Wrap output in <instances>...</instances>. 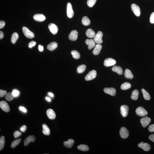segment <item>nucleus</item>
Returning <instances> with one entry per match:
<instances>
[{
    "mask_svg": "<svg viewBox=\"0 0 154 154\" xmlns=\"http://www.w3.org/2000/svg\"><path fill=\"white\" fill-rule=\"evenodd\" d=\"M77 148L78 150L84 152L88 151L89 149V147L88 146L84 144H81L78 146Z\"/></svg>",
    "mask_w": 154,
    "mask_h": 154,
    "instance_id": "obj_29",
    "label": "nucleus"
},
{
    "mask_svg": "<svg viewBox=\"0 0 154 154\" xmlns=\"http://www.w3.org/2000/svg\"><path fill=\"white\" fill-rule=\"evenodd\" d=\"M58 46V44L55 42H53L49 44L48 45L47 48L48 50L53 51L55 50Z\"/></svg>",
    "mask_w": 154,
    "mask_h": 154,
    "instance_id": "obj_22",
    "label": "nucleus"
},
{
    "mask_svg": "<svg viewBox=\"0 0 154 154\" xmlns=\"http://www.w3.org/2000/svg\"><path fill=\"white\" fill-rule=\"evenodd\" d=\"M86 33V36L89 38H93L95 35V32L93 30L90 28L87 30Z\"/></svg>",
    "mask_w": 154,
    "mask_h": 154,
    "instance_id": "obj_25",
    "label": "nucleus"
},
{
    "mask_svg": "<svg viewBox=\"0 0 154 154\" xmlns=\"http://www.w3.org/2000/svg\"><path fill=\"white\" fill-rule=\"evenodd\" d=\"M96 72L95 70H91L85 77V79L86 81L92 80L96 78Z\"/></svg>",
    "mask_w": 154,
    "mask_h": 154,
    "instance_id": "obj_4",
    "label": "nucleus"
},
{
    "mask_svg": "<svg viewBox=\"0 0 154 154\" xmlns=\"http://www.w3.org/2000/svg\"><path fill=\"white\" fill-rule=\"evenodd\" d=\"M12 93L14 97H16L19 95V92L17 90H14L13 91Z\"/></svg>",
    "mask_w": 154,
    "mask_h": 154,
    "instance_id": "obj_42",
    "label": "nucleus"
},
{
    "mask_svg": "<svg viewBox=\"0 0 154 154\" xmlns=\"http://www.w3.org/2000/svg\"><path fill=\"white\" fill-rule=\"evenodd\" d=\"M19 109L20 110H21L24 113H26L27 111L26 109L24 107L22 106H20L19 108Z\"/></svg>",
    "mask_w": 154,
    "mask_h": 154,
    "instance_id": "obj_48",
    "label": "nucleus"
},
{
    "mask_svg": "<svg viewBox=\"0 0 154 154\" xmlns=\"http://www.w3.org/2000/svg\"><path fill=\"white\" fill-rule=\"evenodd\" d=\"M48 28L51 32L54 35L56 34L58 31V28L55 24L51 23L48 25Z\"/></svg>",
    "mask_w": 154,
    "mask_h": 154,
    "instance_id": "obj_15",
    "label": "nucleus"
},
{
    "mask_svg": "<svg viewBox=\"0 0 154 154\" xmlns=\"http://www.w3.org/2000/svg\"><path fill=\"white\" fill-rule=\"evenodd\" d=\"M150 22L151 23H154V12L151 14L150 18Z\"/></svg>",
    "mask_w": 154,
    "mask_h": 154,
    "instance_id": "obj_43",
    "label": "nucleus"
},
{
    "mask_svg": "<svg viewBox=\"0 0 154 154\" xmlns=\"http://www.w3.org/2000/svg\"><path fill=\"white\" fill-rule=\"evenodd\" d=\"M49 95L51 97H53V96H54V95H53V94L52 93H51V92H49Z\"/></svg>",
    "mask_w": 154,
    "mask_h": 154,
    "instance_id": "obj_51",
    "label": "nucleus"
},
{
    "mask_svg": "<svg viewBox=\"0 0 154 154\" xmlns=\"http://www.w3.org/2000/svg\"><path fill=\"white\" fill-rule=\"evenodd\" d=\"M86 68V66L85 65H80L77 69V72L78 73H81L85 71Z\"/></svg>",
    "mask_w": 154,
    "mask_h": 154,
    "instance_id": "obj_30",
    "label": "nucleus"
},
{
    "mask_svg": "<svg viewBox=\"0 0 154 154\" xmlns=\"http://www.w3.org/2000/svg\"><path fill=\"white\" fill-rule=\"evenodd\" d=\"M103 33L101 31H99L94 37V40L95 42L97 44H101L103 43L102 37Z\"/></svg>",
    "mask_w": 154,
    "mask_h": 154,
    "instance_id": "obj_2",
    "label": "nucleus"
},
{
    "mask_svg": "<svg viewBox=\"0 0 154 154\" xmlns=\"http://www.w3.org/2000/svg\"><path fill=\"white\" fill-rule=\"evenodd\" d=\"M14 97L12 92H9L7 93L5 97L6 99L8 101H11L13 99Z\"/></svg>",
    "mask_w": 154,
    "mask_h": 154,
    "instance_id": "obj_35",
    "label": "nucleus"
},
{
    "mask_svg": "<svg viewBox=\"0 0 154 154\" xmlns=\"http://www.w3.org/2000/svg\"><path fill=\"white\" fill-rule=\"evenodd\" d=\"M22 31L25 36L28 38H32L34 37V34L33 33L29 30L27 27H23Z\"/></svg>",
    "mask_w": 154,
    "mask_h": 154,
    "instance_id": "obj_3",
    "label": "nucleus"
},
{
    "mask_svg": "<svg viewBox=\"0 0 154 154\" xmlns=\"http://www.w3.org/2000/svg\"><path fill=\"white\" fill-rule=\"evenodd\" d=\"M150 118L148 117H146L141 118L140 122L143 127L145 128L147 127L150 122Z\"/></svg>",
    "mask_w": 154,
    "mask_h": 154,
    "instance_id": "obj_10",
    "label": "nucleus"
},
{
    "mask_svg": "<svg viewBox=\"0 0 154 154\" xmlns=\"http://www.w3.org/2000/svg\"><path fill=\"white\" fill-rule=\"evenodd\" d=\"M95 49L92 51L93 54L95 55H97L100 53L102 49V46L100 44H97L95 45Z\"/></svg>",
    "mask_w": 154,
    "mask_h": 154,
    "instance_id": "obj_20",
    "label": "nucleus"
},
{
    "mask_svg": "<svg viewBox=\"0 0 154 154\" xmlns=\"http://www.w3.org/2000/svg\"><path fill=\"white\" fill-rule=\"evenodd\" d=\"M124 75L125 78L128 79H132L134 77L131 70L128 69L125 70Z\"/></svg>",
    "mask_w": 154,
    "mask_h": 154,
    "instance_id": "obj_23",
    "label": "nucleus"
},
{
    "mask_svg": "<svg viewBox=\"0 0 154 154\" xmlns=\"http://www.w3.org/2000/svg\"><path fill=\"white\" fill-rule=\"evenodd\" d=\"M139 92L138 90L135 89L132 91V93L131 98L134 100H136L138 99Z\"/></svg>",
    "mask_w": 154,
    "mask_h": 154,
    "instance_id": "obj_27",
    "label": "nucleus"
},
{
    "mask_svg": "<svg viewBox=\"0 0 154 154\" xmlns=\"http://www.w3.org/2000/svg\"><path fill=\"white\" fill-rule=\"evenodd\" d=\"M5 24V23L4 21H0V29L3 28Z\"/></svg>",
    "mask_w": 154,
    "mask_h": 154,
    "instance_id": "obj_46",
    "label": "nucleus"
},
{
    "mask_svg": "<svg viewBox=\"0 0 154 154\" xmlns=\"http://www.w3.org/2000/svg\"><path fill=\"white\" fill-rule=\"evenodd\" d=\"M78 34L77 31L76 30L71 31L69 35V39L71 41H75L77 39Z\"/></svg>",
    "mask_w": 154,
    "mask_h": 154,
    "instance_id": "obj_14",
    "label": "nucleus"
},
{
    "mask_svg": "<svg viewBox=\"0 0 154 154\" xmlns=\"http://www.w3.org/2000/svg\"><path fill=\"white\" fill-rule=\"evenodd\" d=\"M46 113L48 118L49 119L53 120L56 118V114L54 111L53 109H49L47 111Z\"/></svg>",
    "mask_w": 154,
    "mask_h": 154,
    "instance_id": "obj_17",
    "label": "nucleus"
},
{
    "mask_svg": "<svg viewBox=\"0 0 154 154\" xmlns=\"http://www.w3.org/2000/svg\"><path fill=\"white\" fill-rule=\"evenodd\" d=\"M116 63L115 60L112 58H108L104 60V64L106 67L114 66Z\"/></svg>",
    "mask_w": 154,
    "mask_h": 154,
    "instance_id": "obj_6",
    "label": "nucleus"
},
{
    "mask_svg": "<svg viewBox=\"0 0 154 154\" xmlns=\"http://www.w3.org/2000/svg\"><path fill=\"white\" fill-rule=\"evenodd\" d=\"M26 129L27 126L25 125H23L20 128V131L22 132H24L25 131Z\"/></svg>",
    "mask_w": 154,
    "mask_h": 154,
    "instance_id": "obj_45",
    "label": "nucleus"
},
{
    "mask_svg": "<svg viewBox=\"0 0 154 154\" xmlns=\"http://www.w3.org/2000/svg\"><path fill=\"white\" fill-rule=\"evenodd\" d=\"M73 58L75 59H79L80 57V53L77 51L73 50L71 52Z\"/></svg>",
    "mask_w": 154,
    "mask_h": 154,
    "instance_id": "obj_34",
    "label": "nucleus"
},
{
    "mask_svg": "<svg viewBox=\"0 0 154 154\" xmlns=\"http://www.w3.org/2000/svg\"><path fill=\"white\" fill-rule=\"evenodd\" d=\"M38 49L39 51L40 52H42L44 50V47L42 45H40L38 46Z\"/></svg>",
    "mask_w": 154,
    "mask_h": 154,
    "instance_id": "obj_49",
    "label": "nucleus"
},
{
    "mask_svg": "<svg viewBox=\"0 0 154 154\" xmlns=\"http://www.w3.org/2000/svg\"><path fill=\"white\" fill-rule=\"evenodd\" d=\"M7 94V91L5 90L0 89V97H3L6 95Z\"/></svg>",
    "mask_w": 154,
    "mask_h": 154,
    "instance_id": "obj_39",
    "label": "nucleus"
},
{
    "mask_svg": "<svg viewBox=\"0 0 154 154\" xmlns=\"http://www.w3.org/2000/svg\"><path fill=\"white\" fill-rule=\"evenodd\" d=\"M4 37L3 33L2 31H0V39H2Z\"/></svg>",
    "mask_w": 154,
    "mask_h": 154,
    "instance_id": "obj_50",
    "label": "nucleus"
},
{
    "mask_svg": "<svg viewBox=\"0 0 154 154\" xmlns=\"http://www.w3.org/2000/svg\"><path fill=\"white\" fill-rule=\"evenodd\" d=\"M34 20L38 22H42L45 20V17L42 14H35L33 17Z\"/></svg>",
    "mask_w": 154,
    "mask_h": 154,
    "instance_id": "obj_19",
    "label": "nucleus"
},
{
    "mask_svg": "<svg viewBox=\"0 0 154 154\" xmlns=\"http://www.w3.org/2000/svg\"><path fill=\"white\" fill-rule=\"evenodd\" d=\"M22 135V133L18 131H16L14 132V138H17L20 136Z\"/></svg>",
    "mask_w": 154,
    "mask_h": 154,
    "instance_id": "obj_40",
    "label": "nucleus"
},
{
    "mask_svg": "<svg viewBox=\"0 0 154 154\" xmlns=\"http://www.w3.org/2000/svg\"><path fill=\"white\" fill-rule=\"evenodd\" d=\"M5 138L4 136H2L0 138V150H1L4 147Z\"/></svg>",
    "mask_w": 154,
    "mask_h": 154,
    "instance_id": "obj_37",
    "label": "nucleus"
},
{
    "mask_svg": "<svg viewBox=\"0 0 154 154\" xmlns=\"http://www.w3.org/2000/svg\"><path fill=\"white\" fill-rule=\"evenodd\" d=\"M66 12H67V16L68 18H71L73 16L74 11H73L71 4L70 2L68 3L67 4Z\"/></svg>",
    "mask_w": 154,
    "mask_h": 154,
    "instance_id": "obj_8",
    "label": "nucleus"
},
{
    "mask_svg": "<svg viewBox=\"0 0 154 154\" xmlns=\"http://www.w3.org/2000/svg\"><path fill=\"white\" fill-rule=\"evenodd\" d=\"M120 136L123 139H126L129 136V133L128 129L125 127H122L120 131Z\"/></svg>",
    "mask_w": 154,
    "mask_h": 154,
    "instance_id": "obj_5",
    "label": "nucleus"
},
{
    "mask_svg": "<svg viewBox=\"0 0 154 154\" xmlns=\"http://www.w3.org/2000/svg\"><path fill=\"white\" fill-rule=\"evenodd\" d=\"M148 130L151 132H154V124L150 125L148 128Z\"/></svg>",
    "mask_w": 154,
    "mask_h": 154,
    "instance_id": "obj_44",
    "label": "nucleus"
},
{
    "mask_svg": "<svg viewBox=\"0 0 154 154\" xmlns=\"http://www.w3.org/2000/svg\"><path fill=\"white\" fill-rule=\"evenodd\" d=\"M97 0H87V5L90 7H93L95 4Z\"/></svg>",
    "mask_w": 154,
    "mask_h": 154,
    "instance_id": "obj_38",
    "label": "nucleus"
},
{
    "mask_svg": "<svg viewBox=\"0 0 154 154\" xmlns=\"http://www.w3.org/2000/svg\"><path fill=\"white\" fill-rule=\"evenodd\" d=\"M131 9L133 12L136 16L139 17L140 16L141 14L140 8L137 5L133 4L131 6Z\"/></svg>",
    "mask_w": 154,
    "mask_h": 154,
    "instance_id": "obj_9",
    "label": "nucleus"
},
{
    "mask_svg": "<svg viewBox=\"0 0 154 154\" xmlns=\"http://www.w3.org/2000/svg\"><path fill=\"white\" fill-rule=\"evenodd\" d=\"M112 70L113 71L117 73L119 75H122L123 72L122 68L120 66H114L112 68Z\"/></svg>",
    "mask_w": 154,
    "mask_h": 154,
    "instance_id": "obj_24",
    "label": "nucleus"
},
{
    "mask_svg": "<svg viewBox=\"0 0 154 154\" xmlns=\"http://www.w3.org/2000/svg\"><path fill=\"white\" fill-rule=\"evenodd\" d=\"M131 87V84L130 83L125 82L122 84L121 86V89L125 90L129 89Z\"/></svg>",
    "mask_w": 154,
    "mask_h": 154,
    "instance_id": "obj_33",
    "label": "nucleus"
},
{
    "mask_svg": "<svg viewBox=\"0 0 154 154\" xmlns=\"http://www.w3.org/2000/svg\"><path fill=\"white\" fill-rule=\"evenodd\" d=\"M82 23L84 26H88L90 24L91 21L88 17L85 16L82 18Z\"/></svg>",
    "mask_w": 154,
    "mask_h": 154,
    "instance_id": "obj_28",
    "label": "nucleus"
},
{
    "mask_svg": "<svg viewBox=\"0 0 154 154\" xmlns=\"http://www.w3.org/2000/svg\"><path fill=\"white\" fill-rule=\"evenodd\" d=\"M36 138L33 135L29 136L26 138L24 141V145L27 146L31 142H34L36 140Z\"/></svg>",
    "mask_w": 154,
    "mask_h": 154,
    "instance_id": "obj_13",
    "label": "nucleus"
},
{
    "mask_svg": "<svg viewBox=\"0 0 154 154\" xmlns=\"http://www.w3.org/2000/svg\"><path fill=\"white\" fill-rule=\"evenodd\" d=\"M19 38V35L16 32L14 33L12 35L11 41L13 44H15Z\"/></svg>",
    "mask_w": 154,
    "mask_h": 154,
    "instance_id": "obj_32",
    "label": "nucleus"
},
{
    "mask_svg": "<svg viewBox=\"0 0 154 154\" xmlns=\"http://www.w3.org/2000/svg\"><path fill=\"white\" fill-rule=\"evenodd\" d=\"M138 147L142 148L145 151H148L151 149L150 146L147 143H143V142H142L138 143Z\"/></svg>",
    "mask_w": 154,
    "mask_h": 154,
    "instance_id": "obj_12",
    "label": "nucleus"
},
{
    "mask_svg": "<svg viewBox=\"0 0 154 154\" xmlns=\"http://www.w3.org/2000/svg\"><path fill=\"white\" fill-rule=\"evenodd\" d=\"M46 99L48 101L50 102L51 101V99L49 97H46Z\"/></svg>",
    "mask_w": 154,
    "mask_h": 154,
    "instance_id": "obj_52",
    "label": "nucleus"
},
{
    "mask_svg": "<svg viewBox=\"0 0 154 154\" xmlns=\"http://www.w3.org/2000/svg\"><path fill=\"white\" fill-rule=\"evenodd\" d=\"M75 141L72 139H69L66 141H65L63 143L65 147L67 148H71L73 145Z\"/></svg>",
    "mask_w": 154,
    "mask_h": 154,
    "instance_id": "obj_21",
    "label": "nucleus"
},
{
    "mask_svg": "<svg viewBox=\"0 0 154 154\" xmlns=\"http://www.w3.org/2000/svg\"><path fill=\"white\" fill-rule=\"evenodd\" d=\"M86 44L88 46V49H91L95 47V43L92 39H87L85 41Z\"/></svg>",
    "mask_w": 154,
    "mask_h": 154,
    "instance_id": "obj_18",
    "label": "nucleus"
},
{
    "mask_svg": "<svg viewBox=\"0 0 154 154\" xmlns=\"http://www.w3.org/2000/svg\"><path fill=\"white\" fill-rule=\"evenodd\" d=\"M141 91L143 94V97L145 99L147 100H149L150 99L151 97L149 93L146 91L144 89H142Z\"/></svg>",
    "mask_w": 154,
    "mask_h": 154,
    "instance_id": "obj_31",
    "label": "nucleus"
},
{
    "mask_svg": "<svg viewBox=\"0 0 154 154\" xmlns=\"http://www.w3.org/2000/svg\"><path fill=\"white\" fill-rule=\"evenodd\" d=\"M121 113L123 117H126L128 114L129 107L128 106L126 105L121 106L120 108Z\"/></svg>",
    "mask_w": 154,
    "mask_h": 154,
    "instance_id": "obj_7",
    "label": "nucleus"
},
{
    "mask_svg": "<svg viewBox=\"0 0 154 154\" xmlns=\"http://www.w3.org/2000/svg\"><path fill=\"white\" fill-rule=\"evenodd\" d=\"M149 138L150 140L152 141L153 142H154V134H151L149 137Z\"/></svg>",
    "mask_w": 154,
    "mask_h": 154,
    "instance_id": "obj_47",
    "label": "nucleus"
},
{
    "mask_svg": "<svg viewBox=\"0 0 154 154\" xmlns=\"http://www.w3.org/2000/svg\"><path fill=\"white\" fill-rule=\"evenodd\" d=\"M136 113L137 115L141 117H144L147 115L148 113L147 111L143 107H138L136 110Z\"/></svg>",
    "mask_w": 154,
    "mask_h": 154,
    "instance_id": "obj_1",
    "label": "nucleus"
},
{
    "mask_svg": "<svg viewBox=\"0 0 154 154\" xmlns=\"http://www.w3.org/2000/svg\"><path fill=\"white\" fill-rule=\"evenodd\" d=\"M0 107L1 109L5 112L8 113L10 111V109L8 104L5 101H0Z\"/></svg>",
    "mask_w": 154,
    "mask_h": 154,
    "instance_id": "obj_11",
    "label": "nucleus"
},
{
    "mask_svg": "<svg viewBox=\"0 0 154 154\" xmlns=\"http://www.w3.org/2000/svg\"><path fill=\"white\" fill-rule=\"evenodd\" d=\"M36 42L34 41H32L30 42L28 44V47L29 48H32L33 47H34L36 45Z\"/></svg>",
    "mask_w": 154,
    "mask_h": 154,
    "instance_id": "obj_41",
    "label": "nucleus"
},
{
    "mask_svg": "<svg viewBox=\"0 0 154 154\" xmlns=\"http://www.w3.org/2000/svg\"><path fill=\"white\" fill-rule=\"evenodd\" d=\"M43 133L44 135H49L50 134V130L47 125L45 124H44L42 125Z\"/></svg>",
    "mask_w": 154,
    "mask_h": 154,
    "instance_id": "obj_26",
    "label": "nucleus"
},
{
    "mask_svg": "<svg viewBox=\"0 0 154 154\" xmlns=\"http://www.w3.org/2000/svg\"><path fill=\"white\" fill-rule=\"evenodd\" d=\"M21 141L22 139L21 138L14 140L11 143V147L13 148H15L19 144Z\"/></svg>",
    "mask_w": 154,
    "mask_h": 154,
    "instance_id": "obj_36",
    "label": "nucleus"
},
{
    "mask_svg": "<svg viewBox=\"0 0 154 154\" xmlns=\"http://www.w3.org/2000/svg\"><path fill=\"white\" fill-rule=\"evenodd\" d=\"M104 91L105 93L112 96H114L116 94V90L114 88H106L104 89Z\"/></svg>",
    "mask_w": 154,
    "mask_h": 154,
    "instance_id": "obj_16",
    "label": "nucleus"
}]
</instances>
